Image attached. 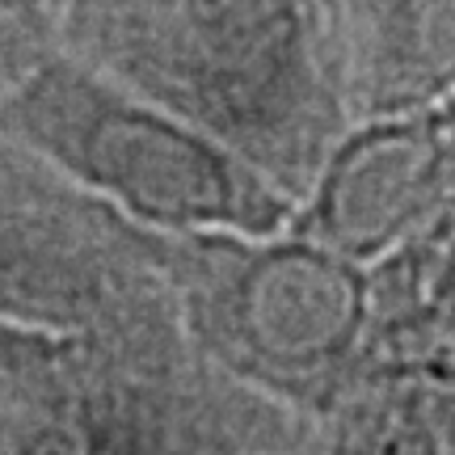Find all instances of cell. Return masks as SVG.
Segmentation results:
<instances>
[{"label":"cell","mask_w":455,"mask_h":455,"mask_svg":"<svg viewBox=\"0 0 455 455\" xmlns=\"http://www.w3.org/2000/svg\"><path fill=\"white\" fill-rule=\"evenodd\" d=\"M0 135L30 148L135 224L169 236H270L291 228L299 212L287 190L215 135L64 47L4 84Z\"/></svg>","instance_id":"cell-4"},{"label":"cell","mask_w":455,"mask_h":455,"mask_svg":"<svg viewBox=\"0 0 455 455\" xmlns=\"http://www.w3.org/2000/svg\"><path fill=\"white\" fill-rule=\"evenodd\" d=\"M0 321L64 338L173 325L161 232L0 135Z\"/></svg>","instance_id":"cell-5"},{"label":"cell","mask_w":455,"mask_h":455,"mask_svg":"<svg viewBox=\"0 0 455 455\" xmlns=\"http://www.w3.org/2000/svg\"><path fill=\"white\" fill-rule=\"evenodd\" d=\"M178 321L198 358L304 422L325 418L375 358V278L295 228L161 232Z\"/></svg>","instance_id":"cell-3"},{"label":"cell","mask_w":455,"mask_h":455,"mask_svg":"<svg viewBox=\"0 0 455 455\" xmlns=\"http://www.w3.org/2000/svg\"><path fill=\"white\" fill-rule=\"evenodd\" d=\"M350 118L455 89V0H316Z\"/></svg>","instance_id":"cell-7"},{"label":"cell","mask_w":455,"mask_h":455,"mask_svg":"<svg viewBox=\"0 0 455 455\" xmlns=\"http://www.w3.org/2000/svg\"><path fill=\"white\" fill-rule=\"evenodd\" d=\"M308 455H455V355H379L325 418Z\"/></svg>","instance_id":"cell-8"},{"label":"cell","mask_w":455,"mask_h":455,"mask_svg":"<svg viewBox=\"0 0 455 455\" xmlns=\"http://www.w3.org/2000/svg\"><path fill=\"white\" fill-rule=\"evenodd\" d=\"M455 190V89L422 106L355 118L329 152L291 228L375 266Z\"/></svg>","instance_id":"cell-6"},{"label":"cell","mask_w":455,"mask_h":455,"mask_svg":"<svg viewBox=\"0 0 455 455\" xmlns=\"http://www.w3.org/2000/svg\"><path fill=\"white\" fill-rule=\"evenodd\" d=\"M72 0H0V43L21 47L38 64L64 47V26Z\"/></svg>","instance_id":"cell-10"},{"label":"cell","mask_w":455,"mask_h":455,"mask_svg":"<svg viewBox=\"0 0 455 455\" xmlns=\"http://www.w3.org/2000/svg\"><path fill=\"white\" fill-rule=\"evenodd\" d=\"M64 51L190 118L295 203L355 123L316 0H72Z\"/></svg>","instance_id":"cell-1"},{"label":"cell","mask_w":455,"mask_h":455,"mask_svg":"<svg viewBox=\"0 0 455 455\" xmlns=\"http://www.w3.org/2000/svg\"><path fill=\"white\" fill-rule=\"evenodd\" d=\"M375 358L409 350L455 355V190L405 244L371 266Z\"/></svg>","instance_id":"cell-9"},{"label":"cell","mask_w":455,"mask_h":455,"mask_svg":"<svg viewBox=\"0 0 455 455\" xmlns=\"http://www.w3.org/2000/svg\"><path fill=\"white\" fill-rule=\"evenodd\" d=\"M0 455H308V422L207 367L181 321L0 329Z\"/></svg>","instance_id":"cell-2"}]
</instances>
